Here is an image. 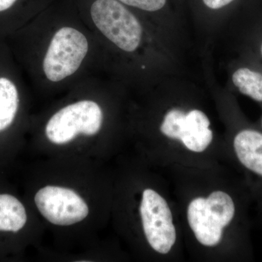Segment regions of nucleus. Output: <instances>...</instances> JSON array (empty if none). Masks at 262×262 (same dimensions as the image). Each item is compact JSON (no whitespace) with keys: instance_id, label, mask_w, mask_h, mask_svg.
Masks as SVG:
<instances>
[{"instance_id":"39448f33","label":"nucleus","mask_w":262,"mask_h":262,"mask_svg":"<svg viewBox=\"0 0 262 262\" xmlns=\"http://www.w3.org/2000/svg\"><path fill=\"white\" fill-rule=\"evenodd\" d=\"M141 216L144 234L151 247L166 254L177 239L173 215L166 201L153 189L143 192Z\"/></svg>"},{"instance_id":"20e7f679","label":"nucleus","mask_w":262,"mask_h":262,"mask_svg":"<svg viewBox=\"0 0 262 262\" xmlns=\"http://www.w3.org/2000/svg\"><path fill=\"white\" fill-rule=\"evenodd\" d=\"M102 122V110L97 103L78 101L62 108L50 119L46 125V135L54 144H67L78 134H97Z\"/></svg>"},{"instance_id":"2eb2a0df","label":"nucleus","mask_w":262,"mask_h":262,"mask_svg":"<svg viewBox=\"0 0 262 262\" xmlns=\"http://www.w3.org/2000/svg\"><path fill=\"white\" fill-rule=\"evenodd\" d=\"M261 126H262V120H261Z\"/></svg>"},{"instance_id":"7ed1b4c3","label":"nucleus","mask_w":262,"mask_h":262,"mask_svg":"<svg viewBox=\"0 0 262 262\" xmlns=\"http://www.w3.org/2000/svg\"><path fill=\"white\" fill-rule=\"evenodd\" d=\"M89 51L87 38L70 27L58 29L43 60V72L48 80L58 82L75 74Z\"/></svg>"},{"instance_id":"9d476101","label":"nucleus","mask_w":262,"mask_h":262,"mask_svg":"<svg viewBox=\"0 0 262 262\" xmlns=\"http://www.w3.org/2000/svg\"><path fill=\"white\" fill-rule=\"evenodd\" d=\"M27 213L18 198L0 193V232L17 233L25 227Z\"/></svg>"},{"instance_id":"ddd939ff","label":"nucleus","mask_w":262,"mask_h":262,"mask_svg":"<svg viewBox=\"0 0 262 262\" xmlns=\"http://www.w3.org/2000/svg\"><path fill=\"white\" fill-rule=\"evenodd\" d=\"M204 4L211 9H220L232 3L233 0H203Z\"/></svg>"},{"instance_id":"dca6fc26","label":"nucleus","mask_w":262,"mask_h":262,"mask_svg":"<svg viewBox=\"0 0 262 262\" xmlns=\"http://www.w3.org/2000/svg\"><path fill=\"white\" fill-rule=\"evenodd\" d=\"M261 53H262V47H261Z\"/></svg>"},{"instance_id":"f257e3e1","label":"nucleus","mask_w":262,"mask_h":262,"mask_svg":"<svg viewBox=\"0 0 262 262\" xmlns=\"http://www.w3.org/2000/svg\"><path fill=\"white\" fill-rule=\"evenodd\" d=\"M235 205L227 193L212 192L207 198H196L189 203L187 220L198 242L206 246L220 244L223 229L232 222Z\"/></svg>"},{"instance_id":"4468645a","label":"nucleus","mask_w":262,"mask_h":262,"mask_svg":"<svg viewBox=\"0 0 262 262\" xmlns=\"http://www.w3.org/2000/svg\"><path fill=\"white\" fill-rule=\"evenodd\" d=\"M18 0H0V16L13 9Z\"/></svg>"},{"instance_id":"423d86ee","label":"nucleus","mask_w":262,"mask_h":262,"mask_svg":"<svg viewBox=\"0 0 262 262\" xmlns=\"http://www.w3.org/2000/svg\"><path fill=\"white\" fill-rule=\"evenodd\" d=\"M41 214L53 225L69 226L84 220L89 207L77 193L67 188L47 186L34 198Z\"/></svg>"},{"instance_id":"9b49d317","label":"nucleus","mask_w":262,"mask_h":262,"mask_svg":"<svg viewBox=\"0 0 262 262\" xmlns=\"http://www.w3.org/2000/svg\"><path fill=\"white\" fill-rule=\"evenodd\" d=\"M232 81L242 94L257 101H262V75L247 68L236 71Z\"/></svg>"},{"instance_id":"0eeeda50","label":"nucleus","mask_w":262,"mask_h":262,"mask_svg":"<svg viewBox=\"0 0 262 262\" xmlns=\"http://www.w3.org/2000/svg\"><path fill=\"white\" fill-rule=\"evenodd\" d=\"M209 126V120L203 112L194 110L185 114L174 108L165 115L160 130L170 139L182 141L188 149L202 152L213 139Z\"/></svg>"},{"instance_id":"1a4fd4ad","label":"nucleus","mask_w":262,"mask_h":262,"mask_svg":"<svg viewBox=\"0 0 262 262\" xmlns=\"http://www.w3.org/2000/svg\"><path fill=\"white\" fill-rule=\"evenodd\" d=\"M0 69V134L11 128L20 108V93L11 76Z\"/></svg>"},{"instance_id":"6e6552de","label":"nucleus","mask_w":262,"mask_h":262,"mask_svg":"<svg viewBox=\"0 0 262 262\" xmlns=\"http://www.w3.org/2000/svg\"><path fill=\"white\" fill-rule=\"evenodd\" d=\"M234 152L243 166L262 178V134L244 130L234 137Z\"/></svg>"},{"instance_id":"f8f14e48","label":"nucleus","mask_w":262,"mask_h":262,"mask_svg":"<svg viewBox=\"0 0 262 262\" xmlns=\"http://www.w3.org/2000/svg\"><path fill=\"white\" fill-rule=\"evenodd\" d=\"M129 6L146 11L154 12L163 8L166 0H117Z\"/></svg>"},{"instance_id":"f03ea898","label":"nucleus","mask_w":262,"mask_h":262,"mask_svg":"<svg viewBox=\"0 0 262 262\" xmlns=\"http://www.w3.org/2000/svg\"><path fill=\"white\" fill-rule=\"evenodd\" d=\"M91 15L98 30L122 51L134 52L140 46V23L117 0H96Z\"/></svg>"}]
</instances>
